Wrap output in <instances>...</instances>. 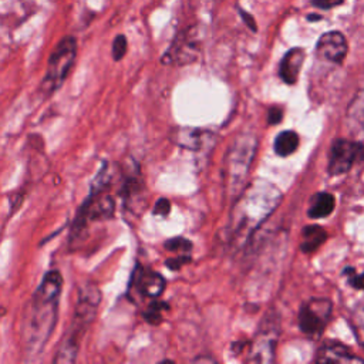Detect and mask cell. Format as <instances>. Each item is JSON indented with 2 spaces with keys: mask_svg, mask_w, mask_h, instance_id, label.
<instances>
[{
  "mask_svg": "<svg viewBox=\"0 0 364 364\" xmlns=\"http://www.w3.org/2000/svg\"><path fill=\"white\" fill-rule=\"evenodd\" d=\"M280 334V316L276 310H269L260 321L257 331L250 343L247 361L272 363Z\"/></svg>",
  "mask_w": 364,
  "mask_h": 364,
  "instance_id": "obj_6",
  "label": "cell"
},
{
  "mask_svg": "<svg viewBox=\"0 0 364 364\" xmlns=\"http://www.w3.org/2000/svg\"><path fill=\"white\" fill-rule=\"evenodd\" d=\"M357 161H364V142L338 138L330 148L327 171L331 176H337L350 171Z\"/></svg>",
  "mask_w": 364,
  "mask_h": 364,
  "instance_id": "obj_8",
  "label": "cell"
},
{
  "mask_svg": "<svg viewBox=\"0 0 364 364\" xmlns=\"http://www.w3.org/2000/svg\"><path fill=\"white\" fill-rule=\"evenodd\" d=\"M189 260H191V257H189L188 255H183V256H179V257H176V259H168L165 263H166V266H168L171 270H176V269H179L182 264L189 263Z\"/></svg>",
  "mask_w": 364,
  "mask_h": 364,
  "instance_id": "obj_27",
  "label": "cell"
},
{
  "mask_svg": "<svg viewBox=\"0 0 364 364\" xmlns=\"http://www.w3.org/2000/svg\"><path fill=\"white\" fill-rule=\"evenodd\" d=\"M304 58H306V53L300 47L290 48L283 55V58L280 61V65H279V75L286 84L291 85L297 81L300 70H301L303 63H304Z\"/></svg>",
  "mask_w": 364,
  "mask_h": 364,
  "instance_id": "obj_15",
  "label": "cell"
},
{
  "mask_svg": "<svg viewBox=\"0 0 364 364\" xmlns=\"http://www.w3.org/2000/svg\"><path fill=\"white\" fill-rule=\"evenodd\" d=\"M346 127L354 139L364 141V90L348 104L346 111Z\"/></svg>",
  "mask_w": 364,
  "mask_h": 364,
  "instance_id": "obj_14",
  "label": "cell"
},
{
  "mask_svg": "<svg viewBox=\"0 0 364 364\" xmlns=\"http://www.w3.org/2000/svg\"><path fill=\"white\" fill-rule=\"evenodd\" d=\"M283 118V111L280 107H272L269 109V115H267V122L270 125H274V124H279Z\"/></svg>",
  "mask_w": 364,
  "mask_h": 364,
  "instance_id": "obj_26",
  "label": "cell"
},
{
  "mask_svg": "<svg viewBox=\"0 0 364 364\" xmlns=\"http://www.w3.org/2000/svg\"><path fill=\"white\" fill-rule=\"evenodd\" d=\"M239 13H240L243 21L247 24V27H250L253 31H256V24H255V21H253V17H252L250 14H247L246 11H243L242 9H239Z\"/></svg>",
  "mask_w": 364,
  "mask_h": 364,
  "instance_id": "obj_29",
  "label": "cell"
},
{
  "mask_svg": "<svg viewBox=\"0 0 364 364\" xmlns=\"http://www.w3.org/2000/svg\"><path fill=\"white\" fill-rule=\"evenodd\" d=\"M350 324L353 327L357 341L364 348V306H358L357 309H354L350 317Z\"/></svg>",
  "mask_w": 364,
  "mask_h": 364,
  "instance_id": "obj_20",
  "label": "cell"
},
{
  "mask_svg": "<svg viewBox=\"0 0 364 364\" xmlns=\"http://www.w3.org/2000/svg\"><path fill=\"white\" fill-rule=\"evenodd\" d=\"M210 1H218V0H210Z\"/></svg>",
  "mask_w": 364,
  "mask_h": 364,
  "instance_id": "obj_32",
  "label": "cell"
},
{
  "mask_svg": "<svg viewBox=\"0 0 364 364\" xmlns=\"http://www.w3.org/2000/svg\"><path fill=\"white\" fill-rule=\"evenodd\" d=\"M77 55V40L73 36H67L60 40V43L53 50L46 75L41 81V92L50 95L53 94L67 78Z\"/></svg>",
  "mask_w": 364,
  "mask_h": 364,
  "instance_id": "obj_5",
  "label": "cell"
},
{
  "mask_svg": "<svg viewBox=\"0 0 364 364\" xmlns=\"http://www.w3.org/2000/svg\"><path fill=\"white\" fill-rule=\"evenodd\" d=\"M333 304L326 297H313L304 301L299 310V327L307 336H318L330 321Z\"/></svg>",
  "mask_w": 364,
  "mask_h": 364,
  "instance_id": "obj_7",
  "label": "cell"
},
{
  "mask_svg": "<svg viewBox=\"0 0 364 364\" xmlns=\"http://www.w3.org/2000/svg\"><path fill=\"white\" fill-rule=\"evenodd\" d=\"M165 309H168V304H165V303H162V301H155V303H152V304L149 306V309L144 313V317H145V320H146L148 323H151V324H158V323H161V320H162L161 311L165 310Z\"/></svg>",
  "mask_w": 364,
  "mask_h": 364,
  "instance_id": "obj_21",
  "label": "cell"
},
{
  "mask_svg": "<svg viewBox=\"0 0 364 364\" xmlns=\"http://www.w3.org/2000/svg\"><path fill=\"white\" fill-rule=\"evenodd\" d=\"M344 0H311V4L314 7H318V9H333V7H337L343 3Z\"/></svg>",
  "mask_w": 364,
  "mask_h": 364,
  "instance_id": "obj_28",
  "label": "cell"
},
{
  "mask_svg": "<svg viewBox=\"0 0 364 364\" xmlns=\"http://www.w3.org/2000/svg\"><path fill=\"white\" fill-rule=\"evenodd\" d=\"M100 300L101 293L94 284H85L80 290L71 326L53 360L55 364H68L77 360L81 337L95 317Z\"/></svg>",
  "mask_w": 364,
  "mask_h": 364,
  "instance_id": "obj_3",
  "label": "cell"
},
{
  "mask_svg": "<svg viewBox=\"0 0 364 364\" xmlns=\"http://www.w3.org/2000/svg\"><path fill=\"white\" fill-rule=\"evenodd\" d=\"M63 289V277L60 272H47L30 303L24 321V347L26 354L31 360L37 357L47 344L57 321V310L60 293Z\"/></svg>",
  "mask_w": 364,
  "mask_h": 364,
  "instance_id": "obj_2",
  "label": "cell"
},
{
  "mask_svg": "<svg viewBox=\"0 0 364 364\" xmlns=\"http://www.w3.org/2000/svg\"><path fill=\"white\" fill-rule=\"evenodd\" d=\"M347 51L348 43L344 34L340 31H327L321 34L316 44L317 57L333 64H341L347 55Z\"/></svg>",
  "mask_w": 364,
  "mask_h": 364,
  "instance_id": "obj_11",
  "label": "cell"
},
{
  "mask_svg": "<svg viewBox=\"0 0 364 364\" xmlns=\"http://www.w3.org/2000/svg\"><path fill=\"white\" fill-rule=\"evenodd\" d=\"M334 206H336V198L333 193L318 192L311 198L307 215L311 219L326 218L334 210Z\"/></svg>",
  "mask_w": 364,
  "mask_h": 364,
  "instance_id": "obj_17",
  "label": "cell"
},
{
  "mask_svg": "<svg viewBox=\"0 0 364 364\" xmlns=\"http://www.w3.org/2000/svg\"><path fill=\"white\" fill-rule=\"evenodd\" d=\"M138 289L146 297H158L165 289V279L152 270H142L138 276Z\"/></svg>",
  "mask_w": 364,
  "mask_h": 364,
  "instance_id": "obj_16",
  "label": "cell"
},
{
  "mask_svg": "<svg viewBox=\"0 0 364 364\" xmlns=\"http://www.w3.org/2000/svg\"><path fill=\"white\" fill-rule=\"evenodd\" d=\"M317 18H320V16H310L309 17V20H317Z\"/></svg>",
  "mask_w": 364,
  "mask_h": 364,
  "instance_id": "obj_31",
  "label": "cell"
},
{
  "mask_svg": "<svg viewBox=\"0 0 364 364\" xmlns=\"http://www.w3.org/2000/svg\"><path fill=\"white\" fill-rule=\"evenodd\" d=\"M172 136L175 144L193 151L209 148L215 142V135L212 132L198 128H178Z\"/></svg>",
  "mask_w": 364,
  "mask_h": 364,
  "instance_id": "obj_13",
  "label": "cell"
},
{
  "mask_svg": "<svg viewBox=\"0 0 364 364\" xmlns=\"http://www.w3.org/2000/svg\"><path fill=\"white\" fill-rule=\"evenodd\" d=\"M127 48H128L127 37L124 34H118L112 41V58L115 61H119L127 54Z\"/></svg>",
  "mask_w": 364,
  "mask_h": 364,
  "instance_id": "obj_23",
  "label": "cell"
},
{
  "mask_svg": "<svg viewBox=\"0 0 364 364\" xmlns=\"http://www.w3.org/2000/svg\"><path fill=\"white\" fill-rule=\"evenodd\" d=\"M102 188L94 185L92 192L90 193L88 199L84 202V206L81 208V210L77 215V219L73 225V232H78L81 229H84L90 222L97 220V219H107L111 218L115 209V203L114 199L101 192Z\"/></svg>",
  "mask_w": 364,
  "mask_h": 364,
  "instance_id": "obj_9",
  "label": "cell"
},
{
  "mask_svg": "<svg viewBox=\"0 0 364 364\" xmlns=\"http://www.w3.org/2000/svg\"><path fill=\"white\" fill-rule=\"evenodd\" d=\"M282 202L280 189L263 179L246 185L236 198L228 223L230 240L242 246Z\"/></svg>",
  "mask_w": 364,
  "mask_h": 364,
  "instance_id": "obj_1",
  "label": "cell"
},
{
  "mask_svg": "<svg viewBox=\"0 0 364 364\" xmlns=\"http://www.w3.org/2000/svg\"><path fill=\"white\" fill-rule=\"evenodd\" d=\"M164 246L169 252H182V253H188L192 249V243L185 237H172L168 242H165Z\"/></svg>",
  "mask_w": 364,
  "mask_h": 364,
  "instance_id": "obj_22",
  "label": "cell"
},
{
  "mask_svg": "<svg viewBox=\"0 0 364 364\" xmlns=\"http://www.w3.org/2000/svg\"><path fill=\"white\" fill-rule=\"evenodd\" d=\"M195 361H199V363H200V361H213V360H212V358H202V357H198Z\"/></svg>",
  "mask_w": 364,
  "mask_h": 364,
  "instance_id": "obj_30",
  "label": "cell"
},
{
  "mask_svg": "<svg viewBox=\"0 0 364 364\" xmlns=\"http://www.w3.org/2000/svg\"><path fill=\"white\" fill-rule=\"evenodd\" d=\"M256 149L257 138L249 132L237 135L228 148L222 173L225 191L233 199H236L246 188L249 171L256 155Z\"/></svg>",
  "mask_w": 364,
  "mask_h": 364,
  "instance_id": "obj_4",
  "label": "cell"
},
{
  "mask_svg": "<svg viewBox=\"0 0 364 364\" xmlns=\"http://www.w3.org/2000/svg\"><path fill=\"white\" fill-rule=\"evenodd\" d=\"M327 239V232L318 225H309L303 228L300 249L304 253H313L317 250Z\"/></svg>",
  "mask_w": 364,
  "mask_h": 364,
  "instance_id": "obj_18",
  "label": "cell"
},
{
  "mask_svg": "<svg viewBox=\"0 0 364 364\" xmlns=\"http://www.w3.org/2000/svg\"><path fill=\"white\" fill-rule=\"evenodd\" d=\"M299 146V135L294 131H282L277 134L274 139V152L279 156H289L291 155Z\"/></svg>",
  "mask_w": 364,
  "mask_h": 364,
  "instance_id": "obj_19",
  "label": "cell"
},
{
  "mask_svg": "<svg viewBox=\"0 0 364 364\" xmlns=\"http://www.w3.org/2000/svg\"><path fill=\"white\" fill-rule=\"evenodd\" d=\"M316 361L324 364H353L364 363V360L355 355L346 344L337 340H326L320 344L316 353Z\"/></svg>",
  "mask_w": 364,
  "mask_h": 364,
  "instance_id": "obj_12",
  "label": "cell"
},
{
  "mask_svg": "<svg viewBox=\"0 0 364 364\" xmlns=\"http://www.w3.org/2000/svg\"><path fill=\"white\" fill-rule=\"evenodd\" d=\"M171 210V202L165 198H161L156 200L155 206H154V213L155 215H161V216H166Z\"/></svg>",
  "mask_w": 364,
  "mask_h": 364,
  "instance_id": "obj_25",
  "label": "cell"
},
{
  "mask_svg": "<svg viewBox=\"0 0 364 364\" xmlns=\"http://www.w3.org/2000/svg\"><path fill=\"white\" fill-rule=\"evenodd\" d=\"M199 53V40L195 28H186L175 36L172 44L162 55L161 61L164 64L185 65L196 60Z\"/></svg>",
  "mask_w": 364,
  "mask_h": 364,
  "instance_id": "obj_10",
  "label": "cell"
},
{
  "mask_svg": "<svg viewBox=\"0 0 364 364\" xmlns=\"http://www.w3.org/2000/svg\"><path fill=\"white\" fill-rule=\"evenodd\" d=\"M343 273L348 277L350 286H353L354 289H358V290H364V273L357 274L353 267H346L343 270Z\"/></svg>",
  "mask_w": 364,
  "mask_h": 364,
  "instance_id": "obj_24",
  "label": "cell"
}]
</instances>
